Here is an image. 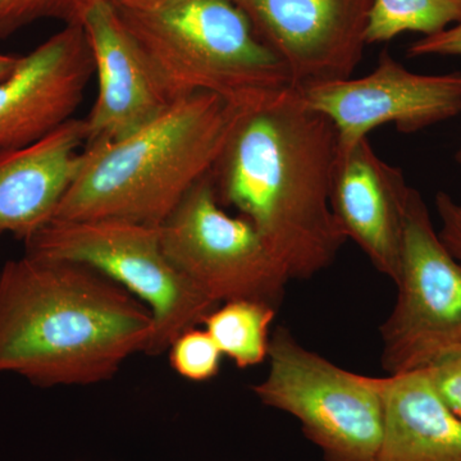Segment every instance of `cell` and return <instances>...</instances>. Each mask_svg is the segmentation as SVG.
Returning a JSON list of instances; mask_svg holds the SVG:
<instances>
[{"instance_id": "obj_4", "label": "cell", "mask_w": 461, "mask_h": 461, "mask_svg": "<svg viewBox=\"0 0 461 461\" xmlns=\"http://www.w3.org/2000/svg\"><path fill=\"white\" fill-rule=\"evenodd\" d=\"M166 98L195 93L253 109L295 89L286 67L235 0H165L115 7Z\"/></svg>"}, {"instance_id": "obj_3", "label": "cell", "mask_w": 461, "mask_h": 461, "mask_svg": "<svg viewBox=\"0 0 461 461\" xmlns=\"http://www.w3.org/2000/svg\"><path fill=\"white\" fill-rule=\"evenodd\" d=\"M247 111L215 94H190L122 140L85 147L83 166L53 220L162 226L213 171Z\"/></svg>"}, {"instance_id": "obj_16", "label": "cell", "mask_w": 461, "mask_h": 461, "mask_svg": "<svg viewBox=\"0 0 461 461\" xmlns=\"http://www.w3.org/2000/svg\"><path fill=\"white\" fill-rule=\"evenodd\" d=\"M277 308L257 300H230L218 305L203 321L224 357L240 369L268 359L271 327Z\"/></svg>"}, {"instance_id": "obj_6", "label": "cell", "mask_w": 461, "mask_h": 461, "mask_svg": "<svg viewBox=\"0 0 461 461\" xmlns=\"http://www.w3.org/2000/svg\"><path fill=\"white\" fill-rule=\"evenodd\" d=\"M267 360L253 387L263 405L295 418L324 461H375L384 412L375 377L309 350L286 327L272 333Z\"/></svg>"}, {"instance_id": "obj_14", "label": "cell", "mask_w": 461, "mask_h": 461, "mask_svg": "<svg viewBox=\"0 0 461 461\" xmlns=\"http://www.w3.org/2000/svg\"><path fill=\"white\" fill-rule=\"evenodd\" d=\"M86 123L72 118L41 140L0 153V236L23 242L53 220L84 162Z\"/></svg>"}, {"instance_id": "obj_12", "label": "cell", "mask_w": 461, "mask_h": 461, "mask_svg": "<svg viewBox=\"0 0 461 461\" xmlns=\"http://www.w3.org/2000/svg\"><path fill=\"white\" fill-rule=\"evenodd\" d=\"M411 189L402 169L378 157L368 138L350 147L339 145L330 182L336 222L373 267L393 282L402 269Z\"/></svg>"}, {"instance_id": "obj_25", "label": "cell", "mask_w": 461, "mask_h": 461, "mask_svg": "<svg viewBox=\"0 0 461 461\" xmlns=\"http://www.w3.org/2000/svg\"><path fill=\"white\" fill-rule=\"evenodd\" d=\"M456 159H457V162H459L461 165V145H460L459 150H457V153H456Z\"/></svg>"}, {"instance_id": "obj_15", "label": "cell", "mask_w": 461, "mask_h": 461, "mask_svg": "<svg viewBox=\"0 0 461 461\" xmlns=\"http://www.w3.org/2000/svg\"><path fill=\"white\" fill-rule=\"evenodd\" d=\"M382 402L375 461H461V418L446 403L429 369L375 377Z\"/></svg>"}, {"instance_id": "obj_13", "label": "cell", "mask_w": 461, "mask_h": 461, "mask_svg": "<svg viewBox=\"0 0 461 461\" xmlns=\"http://www.w3.org/2000/svg\"><path fill=\"white\" fill-rule=\"evenodd\" d=\"M98 95L86 123L85 147L122 140L159 117L171 102L138 42L108 0H96L83 21Z\"/></svg>"}, {"instance_id": "obj_23", "label": "cell", "mask_w": 461, "mask_h": 461, "mask_svg": "<svg viewBox=\"0 0 461 461\" xmlns=\"http://www.w3.org/2000/svg\"><path fill=\"white\" fill-rule=\"evenodd\" d=\"M17 56L12 54L0 53V81L5 80L14 71V67L17 65Z\"/></svg>"}, {"instance_id": "obj_2", "label": "cell", "mask_w": 461, "mask_h": 461, "mask_svg": "<svg viewBox=\"0 0 461 461\" xmlns=\"http://www.w3.org/2000/svg\"><path fill=\"white\" fill-rule=\"evenodd\" d=\"M153 330L147 306L85 264L25 254L0 271V373L33 386L108 381Z\"/></svg>"}, {"instance_id": "obj_5", "label": "cell", "mask_w": 461, "mask_h": 461, "mask_svg": "<svg viewBox=\"0 0 461 461\" xmlns=\"http://www.w3.org/2000/svg\"><path fill=\"white\" fill-rule=\"evenodd\" d=\"M23 244L26 256L96 269L147 306L154 324L145 351L150 357L168 351L178 336L200 326L220 305L169 260L159 227L115 220H53Z\"/></svg>"}, {"instance_id": "obj_20", "label": "cell", "mask_w": 461, "mask_h": 461, "mask_svg": "<svg viewBox=\"0 0 461 461\" xmlns=\"http://www.w3.org/2000/svg\"><path fill=\"white\" fill-rule=\"evenodd\" d=\"M427 369L442 399L461 414V346Z\"/></svg>"}, {"instance_id": "obj_24", "label": "cell", "mask_w": 461, "mask_h": 461, "mask_svg": "<svg viewBox=\"0 0 461 461\" xmlns=\"http://www.w3.org/2000/svg\"><path fill=\"white\" fill-rule=\"evenodd\" d=\"M108 2L115 7L140 8L157 5V3L165 2V0H108Z\"/></svg>"}, {"instance_id": "obj_26", "label": "cell", "mask_w": 461, "mask_h": 461, "mask_svg": "<svg viewBox=\"0 0 461 461\" xmlns=\"http://www.w3.org/2000/svg\"><path fill=\"white\" fill-rule=\"evenodd\" d=\"M459 415H460V418H461V414H459Z\"/></svg>"}, {"instance_id": "obj_8", "label": "cell", "mask_w": 461, "mask_h": 461, "mask_svg": "<svg viewBox=\"0 0 461 461\" xmlns=\"http://www.w3.org/2000/svg\"><path fill=\"white\" fill-rule=\"evenodd\" d=\"M159 236L176 268L217 304L247 299L280 306L290 278L250 221L224 211L212 173L167 218Z\"/></svg>"}, {"instance_id": "obj_1", "label": "cell", "mask_w": 461, "mask_h": 461, "mask_svg": "<svg viewBox=\"0 0 461 461\" xmlns=\"http://www.w3.org/2000/svg\"><path fill=\"white\" fill-rule=\"evenodd\" d=\"M339 135L297 89L240 117L212 171L222 206L250 221L290 281L326 271L348 241L330 209Z\"/></svg>"}, {"instance_id": "obj_9", "label": "cell", "mask_w": 461, "mask_h": 461, "mask_svg": "<svg viewBox=\"0 0 461 461\" xmlns=\"http://www.w3.org/2000/svg\"><path fill=\"white\" fill-rule=\"evenodd\" d=\"M329 118L339 147H350L384 124L414 133L461 113V74L420 75L382 51L371 74L297 89Z\"/></svg>"}, {"instance_id": "obj_19", "label": "cell", "mask_w": 461, "mask_h": 461, "mask_svg": "<svg viewBox=\"0 0 461 461\" xmlns=\"http://www.w3.org/2000/svg\"><path fill=\"white\" fill-rule=\"evenodd\" d=\"M169 363L181 377L205 382L217 377L222 353L205 329L185 330L169 346Z\"/></svg>"}, {"instance_id": "obj_17", "label": "cell", "mask_w": 461, "mask_h": 461, "mask_svg": "<svg viewBox=\"0 0 461 461\" xmlns=\"http://www.w3.org/2000/svg\"><path fill=\"white\" fill-rule=\"evenodd\" d=\"M461 23V0H372L366 44L405 32L432 36Z\"/></svg>"}, {"instance_id": "obj_21", "label": "cell", "mask_w": 461, "mask_h": 461, "mask_svg": "<svg viewBox=\"0 0 461 461\" xmlns=\"http://www.w3.org/2000/svg\"><path fill=\"white\" fill-rule=\"evenodd\" d=\"M436 211L438 214L441 229L439 238L451 251V254L461 262V203L444 191L436 195Z\"/></svg>"}, {"instance_id": "obj_7", "label": "cell", "mask_w": 461, "mask_h": 461, "mask_svg": "<svg viewBox=\"0 0 461 461\" xmlns=\"http://www.w3.org/2000/svg\"><path fill=\"white\" fill-rule=\"evenodd\" d=\"M396 303L381 326V363L388 375L420 371L461 346V262L411 189L406 211Z\"/></svg>"}, {"instance_id": "obj_22", "label": "cell", "mask_w": 461, "mask_h": 461, "mask_svg": "<svg viewBox=\"0 0 461 461\" xmlns=\"http://www.w3.org/2000/svg\"><path fill=\"white\" fill-rule=\"evenodd\" d=\"M430 56L461 57V23L436 35L424 36L409 47L408 57Z\"/></svg>"}, {"instance_id": "obj_11", "label": "cell", "mask_w": 461, "mask_h": 461, "mask_svg": "<svg viewBox=\"0 0 461 461\" xmlns=\"http://www.w3.org/2000/svg\"><path fill=\"white\" fill-rule=\"evenodd\" d=\"M93 75L83 25L65 26L18 58L0 81V153L39 141L75 118Z\"/></svg>"}, {"instance_id": "obj_10", "label": "cell", "mask_w": 461, "mask_h": 461, "mask_svg": "<svg viewBox=\"0 0 461 461\" xmlns=\"http://www.w3.org/2000/svg\"><path fill=\"white\" fill-rule=\"evenodd\" d=\"M295 89L346 80L363 59L372 0H236Z\"/></svg>"}, {"instance_id": "obj_18", "label": "cell", "mask_w": 461, "mask_h": 461, "mask_svg": "<svg viewBox=\"0 0 461 461\" xmlns=\"http://www.w3.org/2000/svg\"><path fill=\"white\" fill-rule=\"evenodd\" d=\"M96 0H0V41L36 21L56 20L83 25Z\"/></svg>"}]
</instances>
